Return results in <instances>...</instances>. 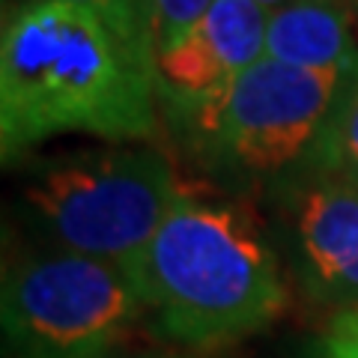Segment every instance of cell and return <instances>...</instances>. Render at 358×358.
I'll use <instances>...</instances> for the list:
<instances>
[{"label":"cell","mask_w":358,"mask_h":358,"mask_svg":"<svg viewBox=\"0 0 358 358\" xmlns=\"http://www.w3.org/2000/svg\"><path fill=\"white\" fill-rule=\"evenodd\" d=\"M138 6L150 45L155 51V60H159V54L173 48L206 15L212 0H138Z\"/></svg>","instance_id":"cell-11"},{"label":"cell","mask_w":358,"mask_h":358,"mask_svg":"<svg viewBox=\"0 0 358 358\" xmlns=\"http://www.w3.org/2000/svg\"><path fill=\"white\" fill-rule=\"evenodd\" d=\"M57 3H69L75 9H84V13L96 15L134 54V57L155 72V51L150 45L147 27H143L138 0H57Z\"/></svg>","instance_id":"cell-10"},{"label":"cell","mask_w":358,"mask_h":358,"mask_svg":"<svg viewBox=\"0 0 358 358\" xmlns=\"http://www.w3.org/2000/svg\"><path fill=\"white\" fill-rule=\"evenodd\" d=\"M257 3H260L263 9H268V13H272V9H278V6H284V3H289V0H257Z\"/></svg>","instance_id":"cell-13"},{"label":"cell","mask_w":358,"mask_h":358,"mask_svg":"<svg viewBox=\"0 0 358 358\" xmlns=\"http://www.w3.org/2000/svg\"><path fill=\"white\" fill-rule=\"evenodd\" d=\"M147 317L129 268L75 251L18 260L3 278L9 358H105Z\"/></svg>","instance_id":"cell-3"},{"label":"cell","mask_w":358,"mask_h":358,"mask_svg":"<svg viewBox=\"0 0 358 358\" xmlns=\"http://www.w3.org/2000/svg\"><path fill=\"white\" fill-rule=\"evenodd\" d=\"M159 75L96 15L57 0H33L0 39V150L15 159L54 134L147 141Z\"/></svg>","instance_id":"cell-1"},{"label":"cell","mask_w":358,"mask_h":358,"mask_svg":"<svg viewBox=\"0 0 358 358\" xmlns=\"http://www.w3.org/2000/svg\"><path fill=\"white\" fill-rule=\"evenodd\" d=\"M352 3H355V9H358V0H352Z\"/></svg>","instance_id":"cell-14"},{"label":"cell","mask_w":358,"mask_h":358,"mask_svg":"<svg viewBox=\"0 0 358 358\" xmlns=\"http://www.w3.org/2000/svg\"><path fill=\"white\" fill-rule=\"evenodd\" d=\"M358 9L352 0H289L268 13L263 57L301 69H358Z\"/></svg>","instance_id":"cell-8"},{"label":"cell","mask_w":358,"mask_h":358,"mask_svg":"<svg viewBox=\"0 0 358 358\" xmlns=\"http://www.w3.org/2000/svg\"><path fill=\"white\" fill-rule=\"evenodd\" d=\"M126 268L159 331L176 343H233L287 308L281 266L254 218L185 188Z\"/></svg>","instance_id":"cell-2"},{"label":"cell","mask_w":358,"mask_h":358,"mask_svg":"<svg viewBox=\"0 0 358 358\" xmlns=\"http://www.w3.org/2000/svg\"><path fill=\"white\" fill-rule=\"evenodd\" d=\"M322 350L326 358H358V308H346L329 322Z\"/></svg>","instance_id":"cell-12"},{"label":"cell","mask_w":358,"mask_h":358,"mask_svg":"<svg viewBox=\"0 0 358 358\" xmlns=\"http://www.w3.org/2000/svg\"><path fill=\"white\" fill-rule=\"evenodd\" d=\"M346 72L260 57L218 93L179 105L206 159L242 173H278L313 150Z\"/></svg>","instance_id":"cell-5"},{"label":"cell","mask_w":358,"mask_h":358,"mask_svg":"<svg viewBox=\"0 0 358 358\" xmlns=\"http://www.w3.org/2000/svg\"><path fill=\"white\" fill-rule=\"evenodd\" d=\"M182 185L152 147L87 152L27 185V203L66 251L129 266L162 227Z\"/></svg>","instance_id":"cell-4"},{"label":"cell","mask_w":358,"mask_h":358,"mask_svg":"<svg viewBox=\"0 0 358 358\" xmlns=\"http://www.w3.org/2000/svg\"><path fill=\"white\" fill-rule=\"evenodd\" d=\"M268 9L257 0H212L206 15L155 60L159 90L179 105L218 93L263 57Z\"/></svg>","instance_id":"cell-6"},{"label":"cell","mask_w":358,"mask_h":358,"mask_svg":"<svg viewBox=\"0 0 358 358\" xmlns=\"http://www.w3.org/2000/svg\"><path fill=\"white\" fill-rule=\"evenodd\" d=\"M296 239L313 293L358 308V185L317 173L296 197Z\"/></svg>","instance_id":"cell-7"},{"label":"cell","mask_w":358,"mask_h":358,"mask_svg":"<svg viewBox=\"0 0 358 358\" xmlns=\"http://www.w3.org/2000/svg\"><path fill=\"white\" fill-rule=\"evenodd\" d=\"M308 159L317 173L358 185V75L350 81L346 93L341 90Z\"/></svg>","instance_id":"cell-9"}]
</instances>
